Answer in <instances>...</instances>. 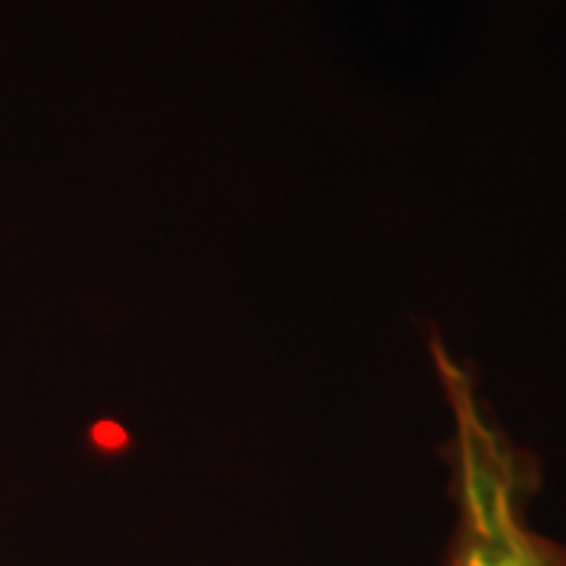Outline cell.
I'll use <instances>...</instances> for the list:
<instances>
[{
    "instance_id": "6da1fadb",
    "label": "cell",
    "mask_w": 566,
    "mask_h": 566,
    "mask_svg": "<svg viewBox=\"0 0 566 566\" xmlns=\"http://www.w3.org/2000/svg\"><path fill=\"white\" fill-rule=\"evenodd\" d=\"M428 353L450 409V497L457 523L444 566H566V542L532 526L528 504L542 488L538 457L494 419L475 371L457 359L441 334Z\"/></svg>"
}]
</instances>
